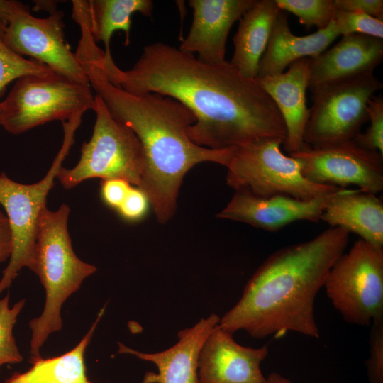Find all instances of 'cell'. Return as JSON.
<instances>
[{"label": "cell", "mask_w": 383, "mask_h": 383, "mask_svg": "<svg viewBox=\"0 0 383 383\" xmlns=\"http://www.w3.org/2000/svg\"><path fill=\"white\" fill-rule=\"evenodd\" d=\"M104 71L111 83L130 94L157 93L182 104L195 117L188 135L199 146L221 150L260 138L286 140V127L272 99L230 62L207 64L155 42L144 47L131 69L114 63Z\"/></svg>", "instance_id": "cell-1"}, {"label": "cell", "mask_w": 383, "mask_h": 383, "mask_svg": "<svg viewBox=\"0 0 383 383\" xmlns=\"http://www.w3.org/2000/svg\"><path fill=\"white\" fill-rule=\"evenodd\" d=\"M75 54L111 115L138 138L145 162L138 187L148 196L157 221L166 223L175 213L187 172L205 162L227 167L235 148L216 150L194 143L188 129L195 117L178 101L157 93L135 95L113 85L102 67L104 52L96 45L79 43Z\"/></svg>", "instance_id": "cell-2"}, {"label": "cell", "mask_w": 383, "mask_h": 383, "mask_svg": "<svg viewBox=\"0 0 383 383\" xmlns=\"http://www.w3.org/2000/svg\"><path fill=\"white\" fill-rule=\"evenodd\" d=\"M350 233L331 227L313 239L282 248L257 269L237 304L218 326L255 338L296 332L318 338L314 301L328 272L344 252Z\"/></svg>", "instance_id": "cell-3"}, {"label": "cell", "mask_w": 383, "mask_h": 383, "mask_svg": "<svg viewBox=\"0 0 383 383\" xmlns=\"http://www.w3.org/2000/svg\"><path fill=\"white\" fill-rule=\"evenodd\" d=\"M70 213L66 204L54 211L46 206L38 219L33 272L40 278L46 299L41 315L29 323L32 357H40V349L48 336L61 330L63 303L96 271L74 252L67 227Z\"/></svg>", "instance_id": "cell-4"}, {"label": "cell", "mask_w": 383, "mask_h": 383, "mask_svg": "<svg viewBox=\"0 0 383 383\" xmlns=\"http://www.w3.org/2000/svg\"><path fill=\"white\" fill-rule=\"evenodd\" d=\"M283 143L281 138L265 137L235 147L226 167L228 186L258 197L284 195L301 200L326 196L342 189L307 179L300 162L282 152Z\"/></svg>", "instance_id": "cell-5"}, {"label": "cell", "mask_w": 383, "mask_h": 383, "mask_svg": "<svg viewBox=\"0 0 383 383\" xmlns=\"http://www.w3.org/2000/svg\"><path fill=\"white\" fill-rule=\"evenodd\" d=\"M82 116L77 114L62 122V146L45 176L39 182L21 184L4 172L0 174V204L6 211L12 238V252L0 280V294L11 286L23 267L33 271L38 219L46 207L47 196L55 185L58 171L74 143L75 131Z\"/></svg>", "instance_id": "cell-6"}, {"label": "cell", "mask_w": 383, "mask_h": 383, "mask_svg": "<svg viewBox=\"0 0 383 383\" xmlns=\"http://www.w3.org/2000/svg\"><path fill=\"white\" fill-rule=\"evenodd\" d=\"M93 111L96 113L93 133L82 144L79 162L72 168L62 166L56 179L67 189L91 178L121 179L139 187L145 162L138 138L111 115L97 94Z\"/></svg>", "instance_id": "cell-7"}, {"label": "cell", "mask_w": 383, "mask_h": 383, "mask_svg": "<svg viewBox=\"0 0 383 383\" xmlns=\"http://www.w3.org/2000/svg\"><path fill=\"white\" fill-rule=\"evenodd\" d=\"M94 106L90 84L55 72L26 76L17 79L0 101V126L18 135L52 121H66Z\"/></svg>", "instance_id": "cell-8"}, {"label": "cell", "mask_w": 383, "mask_h": 383, "mask_svg": "<svg viewBox=\"0 0 383 383\" xmlns=\"http://www.w3.org/2000/svg\"><path fill=\"white\" fill-rule=\"evenodd\" d=\"M323 287L348 323L369 326L383 318V248L359 238L334 262Z\"/></svg>", "instance_id": "cell-9"}, {"label": "cell", "mask_w": 383, "mask_h": 383, "mask_svg": "<svg viewBox=\"0 0 383 383\" xmlns=\"http://www.w3.org/2000/svg\"><path fill=\"white\" fill-rule=\"evenodd\" d=\"M382 87L374 73H368L312 91L313 106L304 134V143L316 148L353 140L368 120V100Z\"/></svg>", "instance_id": "cell-10"}, {"label": "cell", "mask_w": 383, "mask_h": 383, "mask_svg": "<svg viewBox=\"0 0 383 383\" xmlns=\"http://www.w3.org/2000/svg\"><path fill=\"white\" fill-rule=\"evenodd\" d=\"M63 17L62 11L46 18L35 17L28 5L18 1L4 30L5 41L17 54L30 56L69 79L89 84L65 39Z\"/></svg>", "instance_id": "cell-11"}, {"label": "cell", "mask_w": 383, "mask_h": 383, "mask_svg": "<svg viewBox=\"0 0 383 383\" xmlns=\"http://www.w3.org/2000/svg\"><path fill=\"white\" fill-rule=\"evenodd\" d=\"M289 155L300 162L304 176L315 184L341 189L355 184L373 194L383 189V155L354 140L316 148L307 145Z\"/></svg>", "instance_id": "cell-12"}, {"label": "cell", "mask_w": 383, "mask_h": 383, "mask_svg": "<svg viewBox=\"0 0 383 383\" xmlns=\"http://www.w3.org/2000/svg\"><path fill=\"white\" fill-rule=\"evenodd\" d=\"M267 354L266 345L243 346L218 324L200 350L199 379L201 383H265L260 365Z\"/></svg>", "instance_id": "cell-13"}, {"label": "cell", "mask_w": 383, "mask_h": 383, "mask_svg": "<svg viewBox=\"0 0 383 383\" xmlns=\"http://www.w3.org/2000/svg\"><path fill=\"white\" fill-rule=\"evenodd\" d=\"M333 194L301 200L284 195L263 198L246 192L236 191L216 217L274 232L297 221H318Z\"/></svg>", "instance_id": "cell-14"}, {"label": "cell", "mask_w": 383, "mask_h": 383, "mask_svg": "<svg viewBox=\"0 0 383 383\" xmlns=\"http://www.w3.org/2000/svg\"><path fill=\"white\" fill-rule=\"evenodd\" d=\"M255 0H190L193 21L187 38L179 49L198 53L203 62L224 64L226 40L234 23L250 9Z\"/></svg>", "instance_id": "cell-15"}, {"label": "cell", "mask_w": 383, "mask_h": 383, "mask_svg": "<svg viewBox=\"0 0 383 383\" xmlns=\"http://www.w3.org/2000/svg\"><path fill=\"white\" fill-rule=\"evenodd\" d=\"M383 59V39L343 35L333 47L309 58L311 91L324 84L373 73Z\"/></svg>", "instance_id": "cell-16"}, {"label": "cell", "mask_w": 383, "mask_h": 383, "mask_svg": "<svg viewBox=\"0 0 383 383\" xmlns=\"http://www.w3.org/2000/svg\"><path fill=\"white\" fill-rule=\"evenodd\" d=\"M275 104L284 121L287 138L284 150L289 153L302 150L305 128L310 116L306 93L309 82V58L292 62L287 71L255 79Z\"/></svg>", "instance_id": "cell-17"}, {"label": "cell", "mask_w": 383, "mask_h": 383, "mask_svg": "<svg viewBox=\"0 0 383 383\" xmlns=\"http://www.w3.org/2000/svg\"><path fill=\"white\" fill-rule=\"evenodd\" d=\"M220 317L211 313L190 328L180 330L178 340L172 347L157 353H143L118 342L117 353H126L153 363L157 375L152 374L156 383H201L198 372V360L202 345L213 329L219 323Z\"/></svg>", "instance_id": "cell-18"}, {"label": "cell", "mask_w": 383, "mask_h": 383, "mask_svg": "<svg viewBox=\"0 0 383 383\" xmlns=\"http://www.w3.org/2000/svg\"><path fill=\"white\" fill-rule=\"evenodd\" d=\"M321 219L331 227H340L383 248V203L376 194L342 189L330 197Z\"/></svg>", "instance_id": "cell-19"}, {"label": "cell", "mask_w": 383, "mask_h": 383, "mask_svg": "<svg viewBox=\"0 0 383 383\" xmlns=\"http://www.w3.org/2000/svg\"><path fill=\"white\" fill-rule=\"evenodd\" d=\"M339 35L333 21L326 28L312 34L295 35L290 29L287 14L281 11L274 22L268 44L260 61L257 78L282 73L296 60L318 55Z\"/></svg>", "instance_id": "cell-20"}, {"label": "cell", "mask_w": 383, "mask_h": 383, "mask_svg": "<svg viewBox=\"0 0 383 383\" xmlns=\"http://www.w3.org/2000/svg\"><path fill=\"white\" fill-rule=\"evenodd\" d=\"M280 12L275 0H255L239 19L230 63L245 77L257 78L260 61Z\"/></svg>", "instance_id": "cell-21"}, {"label": "cell", "mask_w": 383, "mask_h": 383, "mask_svg": "<svg viewBox=\"0 0 383 383\" xmlns=\"http://www.w3.org/2000/svg\"><path fill=\"white\" fill-rule=\"evenodd\" d=\"M105 306L81 341L60 356L43 359L31 357L32 366L25 372L13 373L5 383H91L86 374L84 353L104 314Z\"/></svg>", "instance_id": "cell-22"}, {"label": "cell", "mask_w": 383, "mask_h": 383, "mask_svg": "<svg viewBox=\"0 0 383 383\" xmlns=\"http://www.w3.org/2000/svg\"><path fill=\"white\" fill-rule=\"evenodd\" d=\"M90 33L95 42L105 46L104 60H113L110 42L116 30L126 33L129 43L131 16L135 13L151 17L153 1L150 0H89L87 1Z\"/></svg>", "instance_id": "cell-23"}, {"label": "cell", "mask_w": 383, "mask_h": 383, "mask_svg": "<svg viewBox=\"0 0 383 383\" xmlns=\"http://www.w3.org/2000/svg\"><path fill=\"white\" fill-rule=\"evenodd\" d=\"M53 72L35 60H27L11 50L4 39V30L0 27V99L7 85L26 76H43Z\"/></svg>", "instance_id": "cell-24"}, {"label": "cell", "mask_w": 383, "mask_h": 383, "mask_svg": "<svg viewBox=\"0 0 383 383\" xmlns=\"http://www.w3.org/2000/svg\"><path fill=\"white\" fill-rule=\"evenodd\" d=\"M281 11L293 13L307 28H326L335 11L334 0H275Z\"/></svg>", "instance_id": "cell-25"}, {"label": "cell", "mask_w": 383, "mask_h": 383, "mask_svg": "<svg viewBox=\"0 0 383 383\" xmlns=\"http://www.w3.org/2000/svg\"><path fill=\"white\" fill-rule=\"evenodd\" d=\"M21 299L9 307V294L0 299V368L5 364H16L23 360L16 343L13 328L25 304Z\"/></svg>", "instance_id": "cell-26"}, {"label": "cell", "mask_w": 383, "mask_h": 383, "mask_svg": "<svg viewBox=\"0 0 383 383\" xmlns=\"http://www.w3.org/2000/svg\"><path fill=\"white\" fill-rule=\"evenodd\" d=\"M332 21L342 36L360 34L383 39V21L366 13L335 9Z\"/></svg>", "instance_id": "cell-27"}, {"label": "cell", "mask_w": 383, "mask_h": 383, "mask_svg": "<svg viewBox=\"0 0 383 383\" xmlns=\"http://www.w3.org/2000/svg\"><path fill=\"white\" fill-rule=\"evenodd\" d=\"M367 113L370 125L353 140L361 147L383 155V97L372 96L367 102Z\"/></svg>", "instance_id": "cell-28"}, {"label": "cell", "mask_w": 383, "mask_h": 383, "mask_svg": "<svg viewBox=\"0 0 383 383\" xmlns=\"http://www.w3.org/2000/svg\"><path fill=\"white\" fill-rule=\"evenodd\" d=\"M370 357L366 362L370 383H383V318L372 323Z\"/></svg>", "instance_id": "cell-29"}, {"label": "cell", "mask_w": 383, "mask_h": 383, "mask_svg": "<svg viewBox=\"0 0 383 383\" xmlns=\"http://www.w3.org/2000/svg\"><path fill=\"white\" fill-rule=\"evenodd\" d=\"M149 205L146 194L138 187L132 186L117 211L124 219L136 221L145 216Z\"/></svg>", "instance_id": "cell-30"}, {"label": "cell", "mask_w": 383, "mask_h": 383, "mask_svg": "<svg viewBox=\"0 0 383 383\" xmlns=\"http://www.w3.org/2000/svg\"><path fill=\"white\" fill-rule=\"evenodd\" d=\"M132 186L127 181L121 179L101 180V199L108 206L117 211Z\"/></svg>", "instance_id": "cell-31"}, {"label": "cell", "mask_w": 383, "mask_h": 383, "mask_svg": "<svg viewBox=\"0 0 383 383\" xmlns=\"http://www.w3.org/2000/svg\"><path fill=\"white\" fill-rule=\"evenodd\" d=\"M335 9L364 13L383 21L382 0H334Z\"/></svg>", "instance_id": "cell-32"}, {"label": "cell", "mask_w": 383, "mask_h": 383, "mask_svg": "<svg viewBox=\"0 0 383 383\" xmlns=\"http://www.w3.org/2000/svg\"><path fill=\"white\" fill-rule=\"evenodd\" d=\"M12 252V238L8 218L0 210V263L9 260Z\"/></svg>", "instance_id": "cell-33"}, {"label": "cell", "mask_w": 383, "mask_h": 383, "mask_svg": "<svg viewBox=\"0 0 383 383\" xmlns=\"http://www.w3.org/2000/svg\"><path fill=\"white\" fill-rule=\"evenodd\" d=\"M18 1L13 0H0V27L5 30L9 17Z\"/></svg>", "instance_id": "cell-34"}, {"label": "cell", "mask_w": 383, "mask_h": 383, "mask_svg": "<svg viewBox=\"0 0 383 383\" xmlns=\"http://www.w3.org/2000/svg\"><path fill=\"white\" fill-rule=\"evenodd\" d=\"M265 383H292L289 379L278 373H271L266 378Z\"/></svg>", "instance_id": "cell-35"}]
</instances>
